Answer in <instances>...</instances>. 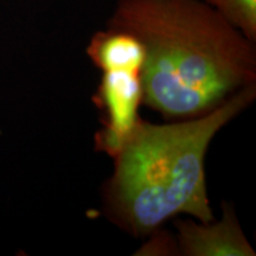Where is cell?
Here are the masks:
<instances>
[{
    "label": "cell",
    "mask_w": 256,
    "mask_h": 256,
    "mask_svg": "<svg viewBox=\"0 0 256 256\" xmlns=\"http://www.w3.org/2000/svg\"><path fill=\"white\" fill-rule=\"evenodd\" d=\"M106 26L145 49L142 104L168 121L192 119L256 84V48L203 0H118Z\"/></svg>",
    "instance_id": "6da1fadb"
},
{
    "label": "cell",
    "mask_w": 256,
    "mask_h": 256,
    "mask_svg": "<svg viewBox=\"0 0 256 256\" xmlns=\"http://www.w3.org/2000/svg\"><path fill=\"white\" fill-rule=\"evenodd\" d=\"M255 100L256 84L200 116L162 124L142 120L113 158V174L102 188L108 220L136 238L183 214L203 223L215 220L208 196V150Z\"/></svg>",
    "instance_id": "7a4b0ae2"
},
{
    "label": "cell",
    "mask_w": 256,
    "mask_h": 256,
    "mask_svg": "<svg viewBox=\"0 0 256 256\" xmlns=\"http://www.w3.org/2000/svg\"><path fill=\"white\" fill-rule=\"evenodd\" d=\"M144 90L142 72L128 69L102 72L92 101L100 112L101 128L95 150L114 158L144 120L140 116Z\"/></svg>",
    "instance_id": "3957f363"
},
{
    "label": "cell",
    "mask_w": 256,
    "mask_h": 256,
    "mask_svg": "<svg viewBox=\"0 0 256 256\" xmlns=\"http://www.w3.org/2000/svg\"><path fill=\"white\" fill-rule=\"evenodd\" d=\"M222 217L211 222L176 220L174 234L182 256H255L232 204L223 202Z\"/></svg>",
    "instance_id": "277c9868"
},
{
    "label": "cell",
    "mask_w": 256,
    "mask_h": 256,
    "mask_svg": "<svg viewBox=\"0 0 256 256\" xmlns=\"http://www.w3.org/2000/svg\"><path fill=\"white\" fill-rule=\"evenodd\" d=\"M86 52L100 72L115 69L138 70L142 72L145 49L130 32L106 26L89 40Z\"/></svg>",
    "instance_id": "5b68a950"
},
{
    "label": "cell",
    "mask_w": 256,
    "mask_h": 256,
    "mask_svg": "<svg viewBox=\"0 0 256 256\" xmlns=\"http://www.w3.org/2000/svg\"><path fill=\"white\" fill-rule=\"evenodd\" d=\"M217 14L256 43V0H203Z\"/></svg>",
    "instance_id": "8992f818"
},
{
    "label": "cell",
    "mask_w": 256,
    "mask_h": 256,
    "mask_svg": "<svg viewBox=\"0 0 256 256\" xmlns=\"http://www.w3.org/2000/svg\"><path fill=\"white\" fill-rule=\"evenodd\" d=\"M148 241L138 249L136 255L145 256H174L179 255L176 235L165 232L162 228L147 236Z\"/></svg>",
    "instance_id": "52a82bcc"
}]
</instances>
